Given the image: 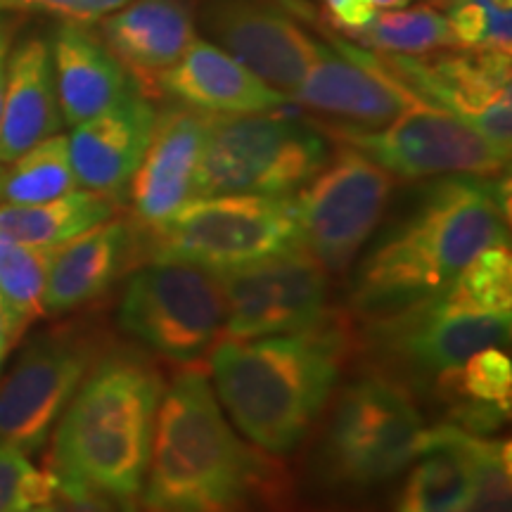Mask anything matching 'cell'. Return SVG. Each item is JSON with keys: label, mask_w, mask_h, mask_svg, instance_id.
<instances>
[{"label": "cell", "mask_w": 512, "mask_h": 512, "mask_svg": "<svg viewBox=\"0 0 512 512\" xmlns=\"http://www.w3.org/2000/svg\"><path fill=\"white\" fill-rule=\"evenodd\" d=\"M508 176H441L358 259L349 304L377 318L451 285L479 254L510 242Z\"/></svg>", "instance_id": "1"}, {"label": "cell", "mask_w": 512, "mask_h": 512, "mask_svg": "<svg viewBox=\"0 0 512 512\" xmlns=\"http://www.w3.org/2000/svg\"><path fill=\"white\" fill-rule=\"evenodd\" d=\"M347 354V328L330 313L290 335L221 339L209 356L214 394L242 437L285 456L325 411Z\"/></svg>", "instance_id": "2"}, {"label": "cell", "mask_w": 512, "mask_h": 512, "mask_svg": "<svg viewBox=\"0 0 512 512\" xmlns=\"http://www.w3.org/2000/svg\"><path fill=\"white\" fill-rule=\"evenodd\" d=\"M164 389L162 373L138 351L98 356L53 430L57 486L138 510Z\"/></svg>", "instance_id": "3"}, {"label": "cell", "mask_w": 512, "mask_h": 512, "mask_svg": "<svg viewBox=\"0 0 512 512\" xmlns=\"http://www.w3.org/2000/svg\"><path fill=\"white\" fill-rule=\"evenodd\" d=\"M268 482L259 451L238 437L207 375H178L159 403L138 512H249Z\"/></svg>", "instance_id": "4"}, {"label": "cell", "mask_w": 512, "mask_h": 512, "mask_svg": "<svg viewBox=\"0 0 512 512\" xmlns=\"http://www.w3.org/2000/svg\"><path fill=\"white\" fill-rule=\"evenodd\" d=\"M510 242L489 247L444 290L366 320V349L382 366L427 382L510 337Z\"/></svg>", "instance_id": "5"}, {"label": "cell", "mask_w": 512, "mask_h": 512, "mask_svg": "<svg viewBox=\"0 0 512 512\" xmlns=\"http://www.w3.org/2000/svg\"><path fill=\"white\" fill-rule=\"evenodd\" d=\"M420 408L387 377H363L337 396L320 437V482L342 494H366L408 470L425 446Z\"/></svg>", "instance_id": "6"}, {"label": "cell", "mask_w": 512, "mask_h": 512, "mask_svg": "<svg viewBox=\"0 0 512 512\" xmlns=\"http://www.w3.org/2000/svg\"><path fill=\"white\" fill-rule=\"evenodd\" d=\"M330 157L332 145L320 126L294 114H211L195 197H290Z\"/></svg>", "instance_id": "7"}, {"label": "cell", "mask_w": 512, "mask_h": 512, "mask_svg": "<svg viewBox=\"0 0 512 512\" xmlns=\"http://www.w3.org/2000/svg\"><path fill=\"white\" fill-rule=\"evenodd\" d=\"M147 228L152 261H176L230 273L299 247L290 197H192Z\"/></svg>", "instance_id": "8"}, {"label": "cell", "mask_w": 512, "mask_h": 512, "mask_svg": "<svg viewBox=\"0 0 512 512\" xmlns=\"http://www.w3.org/2000/svg\"><path fill=\"white\" fill-rule=\"evenodd\" d=\"M226 297L216 273L176 261H152L131 275L117 323L155 354L195 363L221 342Z\"/></svg>", "instance_id": "9"}, {"label": "cell", "mask_w": 512, "mask_h": 512, "mask_svg": "<svg viewBox=\"0 0 512 512\" xmlns=\"http://www.w3.org/2000/svg\"><path fill=\"white\" fill-rule=\"evenodd\" d=\"M394 178L356 147L342 145L290 195L299 247L339 273L358 259L387 214Z\"/></svg>", "instance_id": "10"}, {"label": "cell", "mask_w": 512, "mask_h": 512, "mask_svg": "<svg viewBox=\"0 0 512 512\" xmlns=\"http://www.w3.org/2000/svg\"><path fill=\"white\" fill-rule=\"evenodd\" d=\"M320 131L337 143L356 147L399 181L503 176L510 162V155L496 150L470 124L427 100L380 128L320 126Z\"/></svg>", "instance_id": "11"}, {"label": "cell", "mask_w": 512, "mask_h": 512, "mask_svg": "<svg viewBox=\"0 0 512 512\" xmlns=\"http://www.w3.org/2000/svg\"><path fill=\"white\" fill-rule=\"evenodd\" d=\"M98 356V339L81 328L31 339L0 380V444L41 451Z\"/></svg>", "instance_id": "12"}, {"label": "cell", "mask_w": 512, "mask_h": 512, "mask_svg": "<svg viewBox=\"0 0 512 512\" xmlns=\"http://www.w3.org/2000/svg\"><path fill=\"white\" fill-rule=\"evenodd\" d=\"M226 339H259L309 330L328 318V271L304 247L219 275Z\"/></svg>", "instance_id": "13"}, {"label": "cell", "mask_w": 512, "mask_h": 512, "mask_svg": "<svg viewBox=\"0 0 512 512\" xmlns=\"http://www.w3.org/2000/svg\"><path fill=\"white\" fill-rule=\"evenodd\" d=\"M432 57L382 55L394 74L441 110L456 114L503 155L512 147L510 55L460 50Z\"/></svg>", "instance_id": "14"}, {"label": "cell", "mask_w": 512, "mask_h": 512, "mask_svg": "<svg viewBox=\"0 0 512 512\" xmlns=\"http://www.w3.org/2000/svg\"><path fill=\"white\" fill-rule=\"evenodd\" d=\"M420 100L380 53L344 38L320 43L316 62L290 95V102L349 128H380Z\"/></svg>", "instance_id": "15"}, {"label": "cell", "mask_w": 512, "mask_h": 512, "mask_svg": "<svg viewBox=\"0 0 512 512\" xmlns=\"http://www.w3.org/2000/svg\"><path fill=\"white\" fill-rule=\"evenodd\" d=\"M207 29L219 48L287 100L320 53V43L297 22L256 0H211Z\"/></svg>", "instance_id": "16"}, {"label": "cell", "mask_w": 512, "mask_h": 512, "mask_svg": "<svg viewBox=\"0 0 512 512\" xmlns=\"http://www.w3.org/2000/svg\"><path fill=\"white\" fill-rule=\"evenodd\" d=\"M209 119L211 114L185 105L166 107L157 114L143 162L128 183L138 223L152 226L195 197Z\"/></svg>", "instance_id": "17"}, {"label": "cell", "mask_w": 512, "mask_h": 512, "mask_svg": "<svg viewBox=\"0 0 512 512\" xmlns=\"http://www.w3.org/2000/svg\"><path fill=\"white\" fill-rule=\"evenodd\" d=\"M155 119L145 95L128 93L110 110L72 126L67 140L79 188L119 200L143 162Z\"/></svg>", "instance_id": "18"}, {"label": "cell", "mask_w": 512, "mask_h": 512, "mask_svg": "<svg viewBox=\"0 0 512 512\" xmlns=\"http://www.w3.org/2000/svg\"><path fill=\"white\" fill-rule=\"evenodd\" d=\"M155 93L216 117L283 110L290 102L233 55L202 38H195L181 60L159 74Z\"/></svg>", "instance_id": "19"}, {"label": "cell", "mask_w": 512, "mask_h": 512, "mask_svg": "<svg viewBox=\"0 0 512 512\" xmlns=\"http://www.w3.org/2000/svg\"><path fill=\"white\" fill-rule=\"evenodd\" d=\"M100 22L102 41L147 95L197 38L188 0H128Z\"/></svg>", "instance_id": "20"}, {"label": "cell", "mask_w": 512, "mask_h": 512, "mask_svg": "<svg viewBox=\"0 0 512 512\" xmlns=\"http://www.w3.org/2000/svg\"><path fill=\"white\" fill-rule=\"evenodd\" d=\"M138 249L133 228L110 219L55 247L43 294V313L62 316L91 304L121 278Z\"/></svg>", "instance_id": "21"}, {"label": "cell", "mask_w": 512, "mask_h": 512, "mask_svg": "<svg viewBox=\"0 0 512 512\" xmlns=\"http://www.w3.org/2000/svg\"><path fill=\"white\" fill-rule=\"evenodd\" d=\"M50 55L64 124L76 126L93 119L128 95L124 64L88 24L62 22Z\"/></svg>", "instance_id": "22"}, {"label": "cell", "mask_w": 512, "mask_h": 512, "mask_svg": "<svg viewBox=\"0 0 512 512\" xmlns=\"http://www.w3.org/2000/svg\"><path fill=\"white\" fill-rule=\"evenodd\" d=\"M62 124L50 43L27 38L10 53L0 112V164L12 162L29 147L60 133Z\"/></svg>", "instance_id": "23"}, {"label": "cell", "mask_w": 512, "mask_h": 512, "mask_svg": "<svg viewBox=\"0 0 512 512\" xmlns=\"http://www.w3.org/2000/svg\"><path fill=\"white\" fill-rule=\"evenodd\" d=\"M434 389L453 425L472 434H491L510 420L512 363L503 347H486L465 363L434 377Z\"/></svg>", "instance_id": "24"}, {"label": "cell", "mask_w": 512, "mask_h": 512, "mask_svg": "<svg viewBox=\"0 0 512 512\" xmlns=\"http://www.w3.org/2000/svg\"><path fill=\"white\" fill-rule=\"evenodd\" d=\"M117 207L119 200L114 197L81 188L50 202H0V240L55 249L88 228L114 219Z\"/></svg>", "instance_id": "25"}, {"label": "cell", "mask_w": 512, "mask_h": 512, "mask_svg": "<svg viewBox=\"0 0 512 512\" xmlns=\"http://www.w3.org/2000/svg\"><path fill=\"white\" fill-rule=\"evenodd\" d=\"M396 512H470V472L448 441L427 427L425 446L411 463Z\"/></svg>", "instance_id": "26"}, {"label": "cell", "mask_w": 512, "mask_h": 512, "mask_svg": "<svg viewBox=\"0 0 512 512\" xmlns=\"http://www.w3.org/2000/svg\"><path fill=\"white\" fill-rule=\"evenodd\" d=\"M347 38L380 55L422 57L456 48V38L448 27L446 15H441L432 5L377 10L366 27Z\"/></svg>", "instance_id": "27"}, {"label": "cell", "mask_w": 512, "mask_h": 512, "mask_svg": "<svg viewBox=\"0 0 512 512\" xmlns=\"http://www.w3.org/2000/svg\"><path fill=\"white\" fill-rule=\"evenodd\" d=\"M434 432L465 460L470 472V512H512L510 441L465 432L453 422H441Z\"/></svg>", "instance_id": "28"}, {"label": "cell", "mask_w": 512, "mask_h": 512, "mask_svg": "<svg viewBox=\"0 0 512 512\" xmlns=\"http://www.w3.org/2000/svg\"><path fill=\"white\" fill-rule=\"evenodd\" d=\"M74 190H79V181L69 157V140L62 133H55L3 166L0 202L38 204L57 200Z\"/></svg>", "instance_id": "29"}, {"label": "cell", "mask_w": 512, "mask_h": 512, "mask_svg": "<svg viewBox=\"0 0 512 512\" xmlns=\"http://www.w3.org/2000/svg\"><path fill=\"white\" fill-rule=\"evenodd\" d=\"M53 254L55 249L0 240V302L22 332L34 320L46 316L43 294Z\"/></svg>", "instance_id": "30"}, {"label": "cell", "mask_w": 512, "mask_h": 512, "mask_svg": "<svg viewBox=\"0 0 512 512\" xmlns=\"http://www.w3.org/2000/svg\"><path fill=\"white\" fill-rule=\"evenodd\" d=\"M446 19L456 48L512 53V0H453Z\"/></svg>", "instance_id": "31"}, {"label": "cell", "mask_w": 512, "mask_h": 512, "mask_svg": "<svg viewBox=\"0 0 512 512\" xmlns=\"http://www.w3.org/2000/svg\"><path fill=\"white\" fill-rule=\"evenodd\" d=\"M55 494L53 472L36 467L19 448L0 444V512H27L53 503Z\"/></svg>", "instance_id": "32"}, {"label": "cell", "mask_w": 512, "mask_h": 512, "mask_svg": "<svg viewBox=\"0 0 512 512\" xmlns=\"http://www.w3.org/2000/svg\"><path fill=\"white\" fill-rule=\"evenodd\" d=\"M128 0H0V15H48L62 22L93 24Z\"/></svg>", "instance_id": "33"}, {"label": "cell", "mask_w": 512, "mask_h": 512, "mask_svg": "<svg viewBox=\"0 0 512 512\" xmlns=\"http://www.w3.org/2000/svg\"><path fill=\"white\" fill-rule=\"evenodd\" d=\"M373 0H328V22L342 36L363 29L375 17Z\"/></svg>", "instance_id": "34"}, {"label": "cell", "mask_w": 512, "mask_h": 512, "mask_svg": "<svg viewBox=\"0 0 512 512\" xmlns=\"http://www.w3.org/2000/svg\"><path fill=\"white\" fill-rule=\"evenodd\" d=\"M53 503L55 512H138L112 501V498L93 494V491L64 489V486H57Z\"/></svg>", "instance_id": "35"}, {"label": "cell", "mask_w": 512, "mask_h": 512, "mask_svg": "<svg viewBox=\"0 0 512 512\" xmlns=\"http://www.w3.org/2000/svg\"><path fill=\"white\" fill-rule=\"evenodd\" d=\"M19 337H22V330H19L15 318L10 316V311L5 309V304L0 302V370H3L5 358H8L10 349L15 347Z\"/></svg>", "instance_id": "36"}, {"label": "cell", "mask_w": 512, "mask_h": 512, "mask_svg": "<svg viewBox=\"0 0 512 512\" xmlns=\"http://www.w3.org/2000/svg\"><path fill=\"white\" fill-rule=\"evenodd\" d=\"M10 48H12V24L5 17H0V112H3L5 83H8Z\"/></svg>", "instance_id": "37"}, {"label": "cell", "mask_w": 512, "mask_h": 512, "mask_svg": "<svg viewBox=\"0 0 512 512\" xmlns=\"http://www.w3.org/2000/svg\"><path fill=\"white\" fill-rule=\"evenodd\" d=\"M377 10H399V8H408L413 0H373Z\"/></svg>", "instance_id": "38"}, {"label": "cell", "mask_w": 512, "mask_h": 512, "mask_svg": "<svg viewBox=\"0 0 512 512\" xmlns=\"http://www.w3.org/2000/svg\"><path fill=\"white\" fill-rule=\"evenodd\" d=\"M27 512H55V503H46V505H36V508H31Z\"/></svg>", "instance_id": "39"}, {"label": "cell", "mask_w": 512, "mask_h": 512, "mask_svg": "<svg viewBox=\"0 0 512 512\" xmlns=\"http://www.w3.org/2000/svg\"><path fill=\"white\" fill-rule=\"evenodd\" d=\"M434 3H437V5H451L453 0H434Z\"/></svg>", "instance_id": "40"}, {"label": "cell", "mask_w": 512, "mask_h": 512, "mask_svg": "<svg viewBox=\"0 0 512 512\" xmlns=\"http://www.w3.org/2000/svg\"><path fill=\"white\" fill-rule=\"evenodd\" d=\"M3 166H5V164H0V181H3Z\"/></svg>", "instance_id": "41"}]
</instances>
